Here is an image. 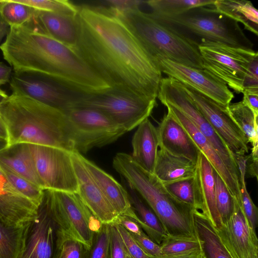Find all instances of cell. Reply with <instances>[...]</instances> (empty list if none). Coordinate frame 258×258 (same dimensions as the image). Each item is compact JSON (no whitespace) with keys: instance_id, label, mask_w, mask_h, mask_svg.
<instances>
[{"instance_id":"obj_1","label":"cell","mask_w":258,"mask_h":258,"mask_svg":"<svg viewBox=\"0 0 258 258\" xmlns=\"http://www.w3.org/2000/svg\"><path fill=\"white\" fill-rule=\"evenodd\" d=\"M78 6L73 49L112 87L156 99L162 73L128 27L100 7Z\"/></svg>"},{"instance_id":"obj_2","label":"cell","mask_w":258,"mask_h":258,"mask_svg":"<svg viewBox=\"0 0 258 258\" xmlns=\"http://www.w3.org/2000/svg\"><path fill=\"white\" fill-rule=\"evenodd\" d=\"M0 49L13 70L44 73L85 94L112 88L73 48L28 24L10 27Z\"/></svg>"},{"instance_id":"obj_3","label":"cell","mask_w":258,"mask_h":258,"mask_svg":"<svg viewBox=\"0 0 258 258\" xmlns=\"http://www.w3.org/2000/svg\"><path fill=\"white\" fill-rule=\"evenodd\" d=\"M8 133V146L19 143L75 152L63 111L13 93L0 105Z\"/></svg>"},{"instance_id":"obj_4","label":"cell","mask_w":258,"mask_h":258,"mask_svg":"<svg viewBox=\"0 0 258 258\" xmlns=\"http://www.w3.org/2000/svg\"><path fill=\"white\" fill-rule=\"evenodd\" d=\"M113 166L150 207L168 234H195L192 222L195 209L175 199L154 174L144 170L125 153L116 154Z\"/></svg>"},{"instance_id":"obj_5","label":"cell","mask_w":258,"mask_h":258,"mask_svg":"<svg viewBox=\"0 0 258 258\" xmlns=\"http://www.w3.org/2000/svg\"><path fill=\"white\" fill-rule=\"evenodd\" d=\"M148 13L157 21L198 47L212 42L253 49V43L238 23L213 6L196 7L172 17L155 16Z\"/></svg>"},{"instance_id":"obj_6","label":"cell","mask_w":258,"mask_h":258,"mask_svg":"<svg viewBox=\"0 0 258 258\" xmlns=\"http://www.w3.org/2000/svg\"><path fill=\"white\" fill-rule=\"evenodd\" d=\"M128 27L154 58L160 56L198 69H203L198 47L153 18L140 8L107 10Z\"/></svg>"},{"instance_id":"obj_7","label":"cell","mask_w":258,"mask_h":258,"mask_svg":"<svg viewBox=\"0 0 258 258\" xmlns=\"http://www.w3.org/2000/svg\"><path fill=\"white\" fill-rule=\"evenodd\" d=\"M156 105V99L112 87L101 92L85 95L73 107L99 110L129 132L148 118Z\"/></svg>"},{"instance_id":"obj_8","label":"cell","mask_w":258,"mask_h":258,"mask_svg":"<svg viewBox=\"0 0 258 258\" xmlns=\"http://www.w3.org/2000/svg\"><path fill=\"white\" fill-rule=\"evenodd\" d=\"M64 112L75 151L80 154L111 144L127 132L108 115L96 109L76 107Z\"/></svg>"},{"instance_id":"obj_9","label":"cell","mask_w":258,"mask_h":258,"mask_svg":"<svg viewBox=\"0 0 258 258\" xmlns=\"http://www.w3.org/2000/svg\"><path fill=\"white\" fill-rule=\"evenodd\" d=\"M43 196L59 228L89 248L94 232L101 223L93 215L79 194L44 189Z\"/></svg>"},{"instance_id":"obj_10","label":"cell","mask_w":258,"mask_h":258,"mask_svg":"<svg viewBox=\"0 0 258 258\" xmlns=\"http://www.w3.org/2000/svg\"><path fill=\"white\" fill-rule=\"evenodd\" d=\"M9 83L13 93L29 97L63 112L73 107L87 94L50 76L32 70H13Z\"/></svg>"},{"instance_id":"obj_11","label":"cell","mask_w":258,"mask_h":258,"mask_svg":"<svg viewBox=\"0 0 258 258\" xmlns=\"http://www.w3.org/2000/svg\"><path fill=\"white\" fill-rule=\"evenodd\" d=\"M198 49L203 69L236 93L242 92L244 78L257 51L212 42L199 45Z\"/></svg>"},{"instance_id":"obj_12","label":"cell","mask_w":258,"mask_h":258,"mask_svg":"<svg viewBox=\"0 0 258 258\" xmlns=\"http://www.w3.org/2000/svg\"><path fill=\"white\" fill-rule=\"evenodd\" d=\"M157 98L163 105H170L178 109L192 122L211 144L234 179L239 183V172L234 156L188 98L180 83L172 78H162Z\"/></svg>"},{"instance_id":"obj_13","label":"cell","mask_w":258,"mask_h":258,"mask_svg":"<svg viewBox=\"0 0 258 258\" xmlns=\"http://www.w3.org/2000/svg\"><path fill=\"white\" fill-rule=\"evenodd\" d=\"M29 146L44 189L78 193L71 152L54 147L31 144Z\"/></svg>"},{"instance_id":"obj_14","label":"cell","mask_w":258,"mask_h":258,"mask_svg":"<svg viewBox=\"0 0 258 258\" xmlns=\"http://www.w3.org/2000/svg\"><path fill=\"white\" fill-rule=\"evenodd\" d=\"M180 84L188 98L225 143L235 159L245 156L248 152L247 139L230 115L227 106L219 104L187 85L181 83Z\"/></svg>"},{"instance_id":"obj_15","label":"cell","mask_w":258,"mask_h":258,"mask_svg":"<svg viewBox=\"0 0 258 258\" xmlns=\"http://www.w3.org/2000/svg\"><path fill=\"white\" fill-rule=\"evenodd\" d=\"M58 229L43 196L35 217L25 226L17 258H54Z\"/></svg>"},{"instance_id":"obj_16","label":"cell","mask_w":258,"mask_h":258,"mask_svg":"<svg viewBox=\"0 0 258 258\" xmlns=\"http://www.w3.org/2000/svg\"><path fill=\"white\" fill-rule=\"evenodd\" d=\"M154 60L161 73L187 85L219 104L227 106L234 98L227 86L204 69H198L156 56Z\"/></svg>"},{"instance_id":"obj_17","label":"cell","mask_w":258,"mask_h":258,"mask_svg":"<svg viewBox=\"0 0 258 258\" xmlns=\"http://www.w3.org/2000/svg\"><path fill=\"white\" fill-rule=\"evenodd\" d=\"M218 230L235 258H258L255 230L235 200L231 214Z\"/></svg>"},{"instance_id":"obj_18","label":"cell","mask_w":258,"mask_h":258,"mask_svg":"<svg viewBox=\"0 0 258 258\" xmlns=\"http://www.w3.org/2000/svg\"><path fill=\"white\" fill-rule=\"evenodd\" d=\"M71 158L77 179L78 194L81 200L101 223H114L118 215L82 163L80 153L71 152Z\"/></svg>"},{"instance_id":"obj_19","label":"cell","mask_w":258,"mask_h":258,"mask_svg":"<svg viewBox=\"0 0 258 258\" xmlns=\"http://www.w3.org/2000/svg\"><path fill=\"white\" fill-rule=\"evenodd\" d=\"M165 106L188 133L200 152L221 177L233 199L241 204L240 184L234 179L211 144L181 111L172 105L166 104Z\"/></svg>"},{"instance_id":"obj_20","label":"cell","mask_w":258,"mask_h":258,"mask_svg":"<svg viewBox=\"0 0 258 258\" xmlns=\"http://www.w3.org/2000/svg\"><path fill=\"white\" fill-rule=\"evenodd\" d=\"M157 130L160 149L172 155L187 158L197 164L201 153L200 150L168 109Z\"/></svg>"},{"instance_id":"obj_21","label":"cell","mask_w":258,"mask_h":258,"mask_svg":"<svg viewBox=\"0 0 258 258\" xmlns=\"http://www.w3.org/2000/svg\"><path fill=\"white\" fill-rule=\"evenodd\" d=\"M37 206L21 194L0 169V216L8 222L23 226L33 219Z\"/></svg>"},{"instance_id":"obj_22","label":"cell","mask_w":258,"mask_h":258,"mask_svg":"<svg viewBox=\"0 0 258 258\" xmlns=\"http://www.w3.org/2000/svg\"><path fill=\"white\" fill-rule=\"evenodd\" d=\"M76 15L35 10L33 18L27 24L73 48L78 35Z\"/></svg>"},{"instance_id":"obj_23","label":"cell","mask_w":258,"mask_h":258,"mask_svg":"<svg viewBox=\"0 0 258 258\" xmlns=\"http://www.w3.org/2000/svg\"><path fill=\"white\" fill-rule=\"evenodd\" d=\"M80 158L88 172L116 213L118 215L133 216L135 212L124 186L81 154Z\"/></svg>"},{"instance_id":"obj_24","label":"cell","mask_w":258,"mask_h":258,"mask_svg":"<svg viewBox=\"0 0 258 258\" xmlns=\"http://www.w3.org/2000/svg\"><path fill=\"white\" fill-rule=\"evenodd\" d=\"M201 209L213 225L220 229L222 223L216 207L213 168L201 152L195 175Z\"/></svg>"},{"instance_id":"obj_25","label":"cell","mask_w":258,"mask_h":258,"mask_svg":"<svg viewBox=\"0 0 258 258\" xmlns=\"http://www.w3.org/2000/svg\"><path fill=\"white\" fill-rule=\"evenodd\" d=\"M134 160L147 171L153 173L159 148L157 128L147 118L141 122L132 138Z\"/></svg>"},{"instance_id":"obj_26","label":"cell","mask_w":258,"mask_h":258,"mask_svg":"<svg viewBox=\"0 0 258 258\" xmlns=\"http://www.w3.org/2000/svg\"><path fill=\"white\" fill-rule=\"evenodd\" d=\"M0 165L8 167L16 174L44 189L29 144L16 143L1 150Z\"/></svg>"},{"instance_id":"obj_27","label":"cell","mask_w":258,"mask_h":258,"mask_svg":"<svg viewBox=\"0 0 258 258\" xmlns=\"http://www.w3.org/2000/svg\"><path fill=\"white\" fill-rule=\"evenodd\" d=\"M192 222L195 233L202 242L206 258H235L219 230L205 213L195 209Z\"/></svg>"},{"instance_id":"obj_28","label":"cell","mask_w":258,"mask_h":258,"mask_svg":"<svg viewBox=\"0 0 258 258\" xmlns=\"http://www.w3.org/2000/svg\"><path fill=\"white\" fill-rule=\"evenodd\" d=\"M196 170V164L189 159L158 150L154 174L163 184L193 177Z\"/></svg>"},{"instance_id":"obj_29","label":"cell","mask_w":258,"mask_h":258,"mask_svg":"<svg viewBox=\"0 0 258 258\" xmlns=\"http://www.w3.org/2000/svg\"><path fill=\"white\" fill-rule=\"evenodd\" d=\"M122 182L127 192L131 206L138 217L136 221L151 239L160 245L169 234L152 210L137 191L123 178H122Z\"/></svg>"},{"instance_id":"obj_30","label":"cell","mask_w":258,"mask_h":258,"mask_svg":"<svg viewBox=\"0 0 258 258\" xmlns=\"http://www.w3.org/2000/svg\"><path fill=\"white\" fill-rule=\"evenodd\" d=\"M220 13L241 23L246 30L258 34V11L251 2L245 0H215L212 6Z\"/></svg>"},{"instance_id":"obj_31","label":"cell","mask_w":258,"mask_h":258,"mask_svg":"<svg viewBox=\"0 0 258 258\" xmlns=\"http://www.w3.org/2000/svg\"><path fill=\"white\" fill-rule=\"evenodd\" d=\"M215 0H149L144 5L150 9V14L158 17H172L181 14L198 7L213 6Z\"/></svg>"},{"instance_id":"obj_32","label":"cell","mask_w":258,"mask_h":258,"mask_svg":"<svg viewBox=\"0 0 258 258\" xmlns=\"http://www.w3.org/2000/svg\"><path fill=\"white\" fill-rule=\"evenodd\" d=\"M230 115L246 136L252 147L258 145V120L242 101L227 106Z\"/></svg>"},{"instance_id":"obj_33","label":"cell","mask_w":258,"mask_h":258,"mask_svg":"<svg viewBox=\"0 0 258 258\" xmlns=\"http://www.w3.org/2000/svg\"><path fill=\"white\" fill-rule=\"evenodd\" d=\"M26 224H12L0 216V258H17Z\"/></svg>"},{"instance_id":"obj_34","label":"cell","mask_w":258,"mask_h":258,"mask_svg":"<svg viewBox=\"0 0 258 258\" xmlns=\"http://www.w3.org/2000/svg\"><path fill=\"white\" fill-rule=\"evenodd\" d=\"M35 12L32 8L15 0H0V16L10 27L28 24Z\"/></svg>"},{"instance_id":"obj_35","label":"cell","mask_w":258,"mask_h":258,"mask_svg":"<svg viewBox=\"0 0 258 258\" xmlns=\"http://www.w3.org/2000/svg\"><path fill=\"white\" fill-rule=\"evenodd\" d=\"M162 254H176L203 250L202 243L196 234L168 235L160 244Z\"/></svg>"},{"instance_id":"obj_36","label":"cell","mask_w":258,"mask_h":258,"mask_svg":"<svg viewBox=\"0 0 258 258\" xmlns=\"http://www.w3.org/2000/svg\"><path fill=\"white\" fill-rule=\"evenodd\" d=\"M166 190L180 202L200 210L195 177L163 184Z\"/></svg>"},{"instance_id":"obj_37","label":"cell","mask_w":258,"mask_h":258,"mask_svg":"<svg viewBox=\"0 0 258 258\" xmlns=\"http://www.w3.org/2000/svg\"><path fill=\"white\" fill-rule=\"evenodd\" d=\"M248 156L236 158L239 172V183L241 195V205L244 213L252 228L255 230L258 222V210L247 191L245 178L246 163Z\"/></svg>"},{"instance_id":"obj_38","label":"cell","mask_w":258,"mask_h":258,"mask_svg":"<svg viewBox=\"0 0 258 258\" xmlns=\"http://www.w3.org/2000/svg\"><path fill=\"white\" fill-rule=\"evenodd\" d=\"M0 169L13 186L24 197L38 207L43 197V189L0 165Z\"/></svg>"},{"instance_id":"obj_39","label":"cell","mask_w":258,"mask_h":258,"mask_svg":"<svg viewBox=\"0 0 258 258\" xmlns=\"http://www.w3.org/2000/svg\"><path fill=\"white\" fill-rule=\"evenodd\" d=\"M85 258H112L110 244V224L101 223L94 232L92 243Z\"/></svg>"},{"instance_id":"obj_40","label":"cell","mask_w":258,"mask_h":258,"mask_svg":"<svg viewBox=\"0 0 258 258\" xmlns=\"http://www.w3.org/2000/svg\"><path fill=\"white\" fill-rule=\"evenodd\" d=\"M216 204L223 223L231 214L234 207V199L224 182L213 169Z\"/></svg>"},{"instance_id":"obj_41","label":"cell","mask_w":258,"mask_h":258,"mask_svg":"<svg viewBox=\"0 0 258 258\" xmlns=\"http://www.w3.org/2000/svg\"><path fill=\"white\" fill-rule=\"evenodd\" d=\"M87 247L59 228L54 258H85Z\"/></svg>"},{"instance_id":"obj_42","label":"cell","mask_w":258,"mask_h":258,"mask_svg":"<svg viewBox=\"0 0 258 258\" xmlns=\"http://www.w3.org/2000/svg\"><path fill=\"white\" fill-rule=\"evenodd\" d=\"M35 10L76 15L78 6L66 0H15Z\"/></svg>"},{"instance_id":"obj_43","label":"cell","mask_w":258,"mask_h":258,"mask_svg":"<svg viewBox=\"0 0 258 258\" xmlns=\"http://www.w3.org/2000/svg\"><path fill=\"white\" fill-rule=\"evenodd\" d=\"M110 244L112 258H125L129 256L117 225L110 224Z\"/></svg>"},{"instance_id":"obj_44","label":"cell","mask_w":258,"mask_h":258,"mask_svg":"<svg viewBox=\"0 0 258 258\" xmlns=\"http://www.w3.org/2000/svg\"><path fill=\"white\" fill-rule=\"evenodd\" d=\"M116 224L131 258H150L133 238L130 233L121 225Z\"/></svg>"},{"instance_id":"obj_45","label":"cell","mask_w":258,"mask_h":258,"mask_svg":"<svg viewBox=\"0 0 258 258\" xmlns=\"http://www.w3.org/2000/svg\"><path fill=\"white\" fill-rule=\"evenodd\" d=\"M130 234L149 257H156L162 254L160 245L153 241L145 233L139 235L131 233Z\"/></svg>"},{"instance_id":"obj_46","label":"cell","mask_w":258,"mask_h":258,"mask_svg":"<svg viewBox=\"0 0 258 258\" xmlns=\"http://www.w3.org/2000/svg\"><path fill=\"white\" fill-rule=\"evenodd\" d=\"M250 89H258V55L252 59L243 82V90Z\"/></svg>"},{"instance_id":"obj_47","label":"cell","mask_w":258,"mask_h":258,"mask_svg":"<svg viewBox=\"0 0 258 258\" xmlns=\"http://www.w3.org/2000/svg\"><path fill=\"white\" fill-rule=\"evenodd\" d=\"M114 223L121 225L131 233L139 235L144 233L139 223L126 215H118Z\"/></svg>"},{"instance_id":"obj_48","label":"cell","mask_w":258,"mask_h":258,"mask_svg":"<svg viewBox=\"0 0 258 258\" xmlns=\"http://www.w3.org/2000/svg\"><path fill=\"white\" fill-rule=\"evenodd\" d=\"M242 102L252 112L255 117H258V89H244Z\"/></svg>"},{"instance_id":"obj_49","label":"cell","mask_w":258,"mask_h":258,"mask_svg":"<svg viewBox=\"0 0 258 258\" xmlns=\"http://www.w3.org/2000/svg\"><path fill=\"white\" fill-rule=\"evenodd\" d=\"M203 254V250H197L181 254H161L158 256L150 258H200Z\"/></svg>"},{"instance_id":"obj_50","label":"cell","mask_w":258,"mask_h":258,"mask_svg":"<svg viewBox=\"0 0 258 258\" xmlns=\"http://www.w3.org/2000/svg\"><path fill=\"white\" fill-rule=\"evenodd\" d=\"M13 69L3 62H0V86L10 82Z\"/></svg>"},{"instance_id":"obj_51","label":"cell","mask_w":258,"mask_h":258,"mask_svg":"<svg viewBox=\"0 0 258 258\" xmlns=\"http://www.w3.org/2000/svg\"><path fill=\"white\" fill-rule=\"evenodd\" d=\"M257 160L258 159H254L251 157L250 155L248 156L246 163L245 174L247 173L250 177H257Z\"/></svg>"},{"instance_id":"obj_52","label":"cell","mask_w":258,"mask_h":258,"mask_svg":"<svg viewBox=\"0 0 258 258\" xmlns=\"http://www.w3.org/2000/svg\"><path fill=\"white\" fill-rule=\"evenodd\" d=\"M8 25L4 21L0 16V42L5 35L9 32Z\"/></svg>"},{"instance_id":"obj_53","label":"cell","mask_w":258,"mask_h":258,"mask_svg":"<svg viewBox=\"0 0 258 258\" xmlns=\"http://www.w3.org/2000/svg\"><path fill=\"white\" fill-rule=\"evenodd\" d=\"M0 138L8 141V133L6 125L0 115Z\"/></svg>"},{"instance_id":"obj_54","label":"cell","mask_w":258,"mask_h":258,"mask_svg":"<svg viewBox=\"0 0 258 258\" xmlns=\"http://www.w3.org/2000/svg\"><path fill=\"white\" fill-rule=\"evenodd\" d=\"M8 97L9 96L6 92L0 89V105L5 101Z\"/></svg>"},{"instance_id":"obj_55","label":"cell","mask_w":258,"mask_h":258,"mask_svg":"<svg viewBox=\"0 0 258 258\" xmlns=\"http://www.w3.org/2000/svg\"><path fill=\"white\" fill-rule=\"evenodd\" d=\"M8 146V141L0 138V151Z\"/></svg>"},{"instance_id":"obj_56","label":"cell","mask_w":258,"mask_h":258,"mask_svg":"<svg viewBox=\"0 0 258 258\" xmlns=\"http://www.w3.org/2000/svg\"><path fill=\"white\" fill-rule=\"evenodd\" d=\"M125 258H131V257H130V256H126V257H125Z\"/></svg>"}]
</instances>
